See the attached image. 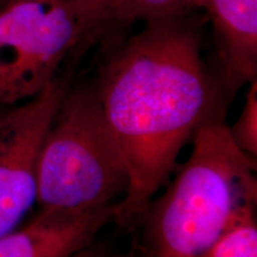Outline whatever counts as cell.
Wrapping results in <instances>:
<instances>
[{
  "instance_id": "obj_1",
  "label": "cell",
  "mask_w": 257,
  "mask_h": 257,
  "mask_svg": "<svg viewBox=\"0 0 257 257\" xmlns=\"http://www.w3.org/2000/svg\"><path fill=\"white\" fill-rule=\"evenodd\" d=\"M186 17L146 23L107 57L94 87L127 172L121 226L141 220L195 130L223 111Z\"/></svg>"
},
{
  "instance_id": "obj_2",
  "label": "cell",
  "mask_w": 257,
  "mask_h": 257,
  "mask_svg": "<svg viewBox=\"0 0 257 257\" xmlns=\"http://www.w3.org/2000/svg\"><path fill=\"white\" fill-rule=\"evenodd\" d=\"M191 140L188 160L141 218L150 256L202 257L232 212L257 200L256 160L234 144L223 111L205 120Z\"/></svg>"
},
{
  "instance_id": "obj_3",
  "label": "cell",
  "mask_w": 257,
  "mask_h": 257,
  "mask_svg": "<svg viewBox=\"0 0 257 257\" xmlns=\"http://www.w3.org/2000/svg\"><path fill=\"white\" fill-rule=\"evenodd\" d=\"M121 153L94 87L67 91L37 163L41 210L88 211L112 204L127 187Z\"/></svg>"
},
{
  "instance_id": "obj_4",
  "label": "cell",
  "mask_w": 257,
  "mask_h": 257,
  "mask_svg": "<svg viewBox=\"0 0 257 257\" xmlns=\"http://www.w3.org/2000/svg\"><path fill=\"white\" fill-rule=\"evenodd\" d=\"M85 36L74 0L0 3V106L40 93Z\"/></svg>"
},
{
  "instance_id": "obj_5",
  "label": "cell",
  "mask_w": 257,
  "mask_h": 257,
  "mask_svg": "<svg viewBox=\"0 0 257 257\" xmlns=\"http://www.w3.org/2000/svg\"><path fill=\"white\" fill-rule=\"evenodd\" d=\"M69 89L57 75L28 100L9 106L0 121V237L14 231L37 198L42 143Z\"/></svg>"
},
{
  "instance_id": "obj_6",
  "label": "cell",
  "mask_w": 257,
  "mask_h": 257,
  "mask_svg": "<svg viewBox=\"0 0 257 257\" xmlns=\"http://www.w3.org/2000/svg\"><path fill=\"white\" fill-rule=\"evenodd\" d=\"M118 216V202L88 211L41 210L27 226L0 237V257H66L91 244Z\"/></svg>"
},
{
  "instance_id": "obj_7",
  "label": "cell",
  "mask_w": 257,
  "mask_h": 257,
  "mask_svg": "<svg viewBox=\"0 0 257 257\" xmlns=\"http://www.w3.org/2000/svg\"><path fill=\"white\" fill-rule=\"evenodd\" d=\"M217 36L221 76L231 94L257 75V0H204Z\"/></svg>"
},
{
  "instance_id": "obj_8",
  "label": "cell",
  "mask_w": 257,
  "mask_h": 257,
  "mask_svg": "<svg viewBox=\"0 0 257 257\" xmlns=\"http://www.w3.org/2000/svg\"><path fill=\"white\" fill-rule=\"evenodd\" d=\"M198 9H204V0H111L99 21L95 34L111 25L119 27L134 22L148 23L184 17Z\"/></svg>"
},
{
  "instance_id": "obj_9",
  "label": "cell",
  "mask_w": 257,
  "mask_h": 257,
  "mask_svg": "<svg viewBox=\"0 0 257 257\" xmlns=\"http://www.w3.org/2000/svg\"><path fill=\"white\" fill-rule=\"evenodd\" d=\"M256 202H248L232 212L223 230L202 257H256Z\"/></svg>"
},
{
  "instance_id": "obj_10",
  "label": "cell",
  "mask_w": 257,
  "mask_h": 257,
  "mask_svg": "<svg viewBox=\"0 0 257 257\" xmlns=\"http://www.w3.org/2000/svg\"><path fill=\"white\" fill-rule=\"evenodd\" d=\"M234 144L249 157H257V82H249L245 104L233 126L229 127Z\"/></svg>"
},
{
  "instance_id": "obj_11",
  "label": "cell",
  "mask_w": 257,
  "mask_h": 257,
  "mask_svg": "<svg viewBox=\"0 0 257 257\" xmlns=\"http://www.w3.org/2000/svg\"><path fill=\"white\" fill-rule=\"evenodd\" d=\"M74 2H75L80 18H81L83 27H85V37L94 35L99 21H100L105 9L110 4L111 0H74Z\"/></svg>"
},
{
  "instance_id": "obj_12",
  "label": "cell",
  "mask_w": 257,
  "mask_h": 257,
  "mask_svg": "<svg viewBox=\"0 0 257 257\" xmlns=\"http://www.w3.org/2000/svg\"><path fill=\"white\" fill-rule=\"evenodd\" d=\"M8 107H9V106H0V121H2L3 115H4L5 111L8 110Z\"/></svg>"
},
{
  "instance_id": "obj_13",
  "label": "cell",
  "mask_w": 257,
  "mask_h": 257,
  "mask_svg": "<svg viewBox=\"0 0 257 257\" xmlns=\"http://www.w3.org/2000/svg\"><path fill=\"white\" fill-rule=\"evenodd\" d=\"M3 2H5V0H0V3H3Z\"/></svg>"
}]
</instances>
